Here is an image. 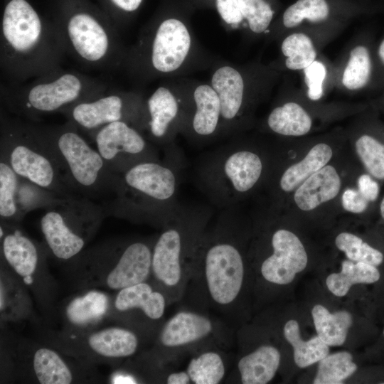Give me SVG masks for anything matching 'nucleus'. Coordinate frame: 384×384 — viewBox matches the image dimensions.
I'll return each instance as SVG.
<instances>
[{
  "label": "nucleus",
  "instance_id": "f257e3e1",
  "mask_svg": "<svg viewBox=\"0 0 384 384\" xmlns=\"http://www.w3.org/2000/svg\"><path fill=\"white\" fill-rule=\"evenodd\" d=\"M251 231L236 206L210 222L198 244L183 306L215 314L233 329L245 320Z\"/></svg>",
  "mask_w": 384,
  "mask_h": 384
},
{
  "label": "nucleus",
  "instance_id": "f03ea898",
  "mask_svg": "<svg viewBox=\"0 0 384 384\" xmlns=\"http://www.w3.org/2000/svg\"><path fill=\"white\" fill-rule=\"evenodd\" d=\"M0 31L1 82L23 83L61 68L65 53L54 24L26 0L8 1Z\"/></svg>",
  "mask_w": 384,
  "mask_h": 384
},
{
  "label": "nucleus",
  "instance_id": "7ed1b4c3",
  "mask_svg": "<svg viewBox=\"0 0 384 384\" xmlns=\"http://www.w3.org/2000/svg\"><path fill=\"white\" fill-rule=\"evenodd\" d=\"M161 161L137 164L118 174L111 198L101 204L106 216L161 228L181 206L177 200L179 159L174 145L164 148Z\"/></svg>",
  "mask_w": 384,
  "mask_h": 384
},
{
  "label": "nucleus",
  "instance_id": "20e7f679",
  "mask_svg": "<svg viewBox=\"0 0 384 384\" xmlns=\"http://www.w3.org/2000/svg\"><path fill=\"white\" fill-rule=\"evenodd\" d=\"M274 159L257 144L235 140L210 151L196 167V182L214 206L225 209L270 181Z\"/></svg>",
  "mask_w": 384,
  "mask_h": 384
},
{
  "label": "nucleus",
  "instance_id": "39448f33",
  "mask_svg": "<svg viewBox=\"0 0 384 384\" xmlns=\"http://www.w3.org/2000/svg\"><path fill=\"white\" fill-rule=\"evenodd\" d=\"M211 218L206 206L181 205L156 235L149 281L165 294L169 305L180 302L184 295L198 244Z\"/></svg>",
  "mask_w": 384,
  "mask_h": 384
},
{
  "label": "nucleus",
  "instance_id": "423d86ee",
  "mask_svg": "<svg viewBox=\"0 0 384 384\" xmlns=\"http://www.w3.org/2000/svg\"><path fill=\"white\" fill-rule=\"evenodd\" d=\"M108 90L107 83L99 78L61 68L23 83L1 82V107L36 122L43 115L60 113Z\"/></svg>",
  "mask_w": 384,
  "mask_h": 384
},
{
  "label": "nucleus",
  "instance_id": "0eeeda50",
  "mask_svg": "<svg viewBox=\"0 0 384 384\" xmlns=\"http://www.w3.org/2000/svg\"><path fill=\"white\" fill-rule=\"evenodd\" d=\"M32 124L75 193L91 200L113 195L118 174L109 169L98 151L75 126L68 122L55 125Z\"/></svg>",
  "mask_w": 384,
  "mask_h": 384
},
{
  "label": "nucleus",
  "instance_id": "6e6552de",
  "mask_svg": "<svg viewBox=\"0 0 384 384\" xmlns=\"http://www.w3.org/2000/svg\"><path fill=\"white\" fill-rule=\"evenodd\" d=\"M54 26L65 54L84 68L111 73L123 68L127 49L112 21L75 10L65 12Z\"/></svg>",
  "mask_w": 384,
  "mask_h": 384
},
{
  "label": "nucleus",
  "instance_id": "1a4fd4ad",
  "mask_svg": "<svg viewBox=\"0 0 384 384\" xmlns=\"http://www.w3.org/2000/svg\"><path fill=\"white\" fill-rule=\"evenodd\" d=\"M234 329L215 314L182 306L163 323L149 357L154 366L166 370L186 353L211 348L228 351Z\"/></svg>",
  "mask_w": 384,
  "mask_h": 384
},
{
  "label": "nucleus",
  "instance_id": "9d476101",
  "mask_svg": "<svg viewBox=\"0 0 384 384\" xmlns=\"http://www.w3.org/2000/svg\"><path fill=\"white\" fill-rule=\"evenodd\" d=\"M0 159L15 173L64 197L77 196L66 183L49 149L31 122L14 117L1 107Z\"/></svg>",
  "mask_w": 384,
  "mask_h": 384
},
{
  "label": "nucleus",
  "instance_id": "9b49d317",
  "mask_svg": "<svg viewBox=\"0 0 384 384\" xmlns=\"http://www.w3.org/2000/svg\"><path fill=\"white\" fill-rule=\"evenodd\" d=\"M156 238L110 240L82 252L73 260L88 272H96L92 280L98 285L118 292L150 279Z\"/></svg>",
  "mask_w": 384,
  "mask_h": 384
},
{
  "label": "nucleus",
  "instance_id": "f8f14e48",
  "mask_svg": "<svg viewBox=\"0 0 384 384\" xmlns=\"http://www.w3.org/2000/svg\"><path fill=\"white\" fill-rule=\"evenodd\" d=\"M106 217L101 204L80 195L45 210L40 228L48 251L61 261L79 256Z\"/></svg>",
  "mask_w": 384,
  "mask_h": 384
},
{
  "label": "nucleus",
  "instance_id": "ddd939ff",
  "mask_svg": "<svg viewBox=\"0 0 384 384\" xmlns=\"http://www.w3.org/2000/svg\"><path fill=\"white\" fill-rule=\"evenodd\" d=\"M191 43L183 22L175 18L164 19L144 31L136 46L127 50L123 68L144 81L172 73L185 63Z\"/></svg>",
  "mask_w": 384,
  "mask_h": 384
},
{
  "label": "nucleus",
  "instance_id": "4468645a",
  "mask_svg": "<svg viewBox=\"0 0 384 384\" xmlns=\"http://www.w3.org/2000/svg\"><path fill=\"white\" fill-rule=\"evenodd\" d=\"M281 70L274 66L255 65L246 71L230 66L218 68L210 85L220 102L221 135L247 125L257 102L278 81Z\"/></svg>",
  "mask_w": 384,
  "mask_h": 384
},
{
  "label": "nucleus",
  "instance_id": "2eb2a0df",
  "mask_svg": "<svg viewBox=\"0 0 384 384\" xmlns=\"http://www.w3.org/2000/svg\"><path fill=\"white\" fill-rule=\"evenodd\" d=\"M271 212L260 225L259 234L250 243L248 260H257V272L267 284L285 285L303 271L308 262L306 249L292 230L277 225L275 213Z\"/></svg>",
  "mask_w": 384,
  "mask_h": 384
},
{
  "label": "nucleus",
  "instance_id": "dca6fc26",
  "mask_svg": "<svg viewBox=\"0 0 384 384\" xmlns=\"http://www.w3.org/2000/svg\"><path fill=\"white\" fill-rule=\"evenodd\" d=\"M267 114L264 127L273 134L302 137L338 119L357 114L365 105L347 102H314L302 88L289 87Z\"/></svg>",
  "mask_w": 384,
  "mask_h": 384
},
{
  "label": "nucleus",
  "instance_id": "f3484780",
  "mask_svg": "<svg viewBox=\"0 0 384 384\" xmlns=\"http://www.w3.org/2000/svg\"><path fill=\"white\" fill-rule=\"evenodd\" d=\"M365 12L359 0H297L272 24L277 38L294 29H304L330 43L354 19Z\"/></svg>",
  "mask_w": 384,
  "mask_h": 384
},
{
  "label": "nucleus",
  "instance_id": "a211bd4d",
  "mask_svg": "<svg viewBox=\"0 0 384 384\" xmlns=\"http://www.w3.org/2000/svg\"><path fill=\"white\" fill-rule=\"evenodd\" d=\"M60 114L88 137L103 126L119 121L131 124L144 134L146 129V100L136 92L108 90L65 108Z\"/></svg>",
  "mask_w": 384,
  "mask_h": 384
},
{
  "label": "nucleus",
  "instance_id": "6ab92c4d",
  "mask_svg": "<svg viewBox=\"0 0 384 384\" xmlns=\"http://www.w3.org/2000/svg\"><path fill=\"white\" fill-rule=\"evenodd\" d=\"M89 137L114 174H121L143 161L161 160L155 144L141 130L126 122L105 125Z\"/></svg>",
  "mask_w": 384,
  "mask_h": 384
},
{
  "label": "nucleus",
  "instance_id": "aec40b11",
  "mask_svg": "<svg viewBox=\"0 0 384 384\" xmlns=\"http://www.w3.org/2000/svg\"><path fill=\"white\" fill-rule=\"evenodd\" d=\"M169 305L165 294L149 281L118 291L112 304L114 311L129 321L130 329L138 334H156Z\"/></svg>",
  "mask_w": 384,
  "mask_h": 384
},
{
  "label": "nucleus",
  "instance_id": "412c9836",
  "mask_svg": "<svg viewBox=\"0 0 384 384\" xmlns=\"http://www.w3.org/2000/svg\"><path fill=\"white\" fill-rule=\"evenodd\" d=\"M375 43L367 33L353 38L334 63V89L355 94L373 89Z\"/></svg>",
  "mask_w": 384,
  "mask_h": 384
},
{
  "label": "nucleus",
  "instance_id": "4be33fe9",
  "mask_svg": "<svg viewBox=\"0 0 384 384\" xmlns=\"http://www.w3.org/2000/svg\"><path fill=\"white\" fill-rule=\"evenodd\" d=\"M146 124L144 134L155 145H174L176 132L185 130L188 114L180 100L168 87H158L146 100Z\"/></svg>",
  "mask_w": 384,
  "mask_h": 384
},
{
  "label": "nucleus",
  "instance_id": "5701e85b",
  "mask_svg": "<svg viewBox=\"0 0 384 384\" xmlns=\"http://www.w3.org/2000/svg\"><path fill=\"white\" fill-rule=\"evenodd\" d=\"M341 130L315 142L303 157L279 172L272 171L270 181H274L273 188L277 203L284 196L291 195L303 181L330 163L335 151L333 140Z\"/></svg>",
  "mask_w": 384,
  "mask_h": 384
},
{
  "label": "nucleus",
  "instance_id": "b1692460",
  "mask_svg": "<svg viewBox=\"0 0 384 384\" xmlns=\"http://www.w3.org/2000/svg\"><path fill=\"white\" fill-rule=\"evenodd\" d=\"M4 235L1 239V250L6 263L27 284L44 263L43 250L20 228L19 225L1 222Z\"/></svg>",
  "mask_w": 384,
  "mask_h": 384
},
{
  "label": "nucleus",
  "instance_id": "393cba45",
  "mask_svg": "<svg viewBox=\"0 0 384 384\" xmlns=\"http://www.w3.org/2000/svg\"><path fill=\"white\" fill-rule=\"evenodd\" d=\"M346 132L354 151L370 176L384 180V141L379 137L380 127L368 116H358Z\"/></svg>",
  "mask_w": 384,
  "mask_h": 384
},
{
  "label": "nucleus",
  "instance_id": "a878e982",
  "mask_svg": "<svg viewBox=\"0 0 384 384\" xmlns=\"http://www.w3.org/2000/svg\"><path fill=\"white\" fill-rule=\"evenodd\" d=\"M195 141L206 142L221 135L222 118L219 97L210 85H198L193 93V109L186 127Z\"/></svg>",
  "mask_w": 384,
  "mask_h": 384
},
{
  "label": "nucleus",
  "instance_id": "bb28decb",
  "mask_svg": "<svg viewBox=\"0 0 384 384\" xmlns=\"http://www.w3.org/2000/svg\"><path fill=\"white\" fill-rule=\"evenodd\" d=\"M337 168L328 164L303 181L291 194L299 210L309 212L336 198L342 188Z\"/></svg>",
  "mask_w": 384,
  "mask_h": 384
},
{
  "label": "nucleus",
  "instance_id": "cd10ccee",
  "mask_svg": "<svg viewBox=\"0 0 384 384\" xmlns=\"http://www.w3.org/2000/svg\"><path fill=\"white\" fill-rule=\"evenodd\" d=\"M240 353L236 358L235 383L266 384L274 378L281 361V353L277 347L262 344L253 350Z\"/></svg>",
  "mask_w": 384,
  "mask_h": 384
},
{
  "label": "nucleus",
  "instance_id": "c85d7f7f",
  "mask_svg": "<svg viewBox=\"0 0 384 384\" xmlns=\"http://www.w3.org/2000/svg\"><path fill=\"white\" fill-rule=\"evenodd\" d=\"M83 345L90 353L103 358H125L136 353L140 344L139 334L124 326H110L85 336Z\"/></svg>",
  "mask_w": 384,
  "mask_h": 384
},
{
  "label": "nucleus",
  "instance_id": "c756f323",
  "mask_svg": "<svg viewBox=\"0 0 384 384\" xmlns=\"http://www.w3.org/2000/svg\"><path fill=\"white\" fill-rule=\"evenodd\" d=\"M280 39L282 66L287 70L300 73L319 56L321 49L329 43L304 29L292 30Z\"/></svg>",
  "mask_w": 384,
  "mask_h": 384
},
{
  "label": "nucleus",
  "instance_id": "7c9ffc66",
  "mask_svg": "<svg viewBox=\"0 0 384 384\" xmlns=\"http://www.w3.org/2000/svg\"><path fill=\"white\" fill-rule=\"evenodd\" d=\"M228 351L204 350L192 355L186 368L193 384H218L225 380L230 365Z\"/></svg>",
  "mask_w": 384,
  "mask_h": 384
},
{
  "label": "nucleus",
  "instance_id": "2f4dec72",
  "mask_svg": "<svg viewBox=\"0 0 384 384\" xmlns=\"http://www.w3.org/2000/svg\"><path fill=\"white\" fill-rule=\"evenodd\" d=\"M109 305L105 294L90 291L73 299L65 307V315L70 324L82 329L100 321L107 312Z\"/></svg>",
  "mask_w": 384,
  "mask_h": 384
},
{
  "label": "nucleus",
  "instance_id": "473e14b6",
  "mask_svg": "<svg viewBox=\"0 0 384 384\" xmlns=\"http://www.w3.org/2000/svg\"><path fill=\"white\" fill-rule=\"evenodd\" d=\"M311 316L317 336L329 346H342L348 331L353 324V317L347 311L331 313L325 306L316 304Z\"/></svg>",
  "mask_w": 384,
  "mask_h": 384
},
{
  "label": "nucleus",
  "instance_id": "72a5a7b5",
  "mask_svg": "<svg viewBox=\"0 0 384 384\" xmlns=\"http://www.w3.org/2000/svg\"><path fill=\"white\" fill-rule=\"evenodd\" d=\"M380 274L375 266L350 260H343L341 270L329 274L326 280L329 290L335 296L343 297L356 284H371L380 279Z\"/></svg>",
  "mask_w": 384,
  "mask_h": 384
},
{
  "label": "nucleus",
  "instance_id": "f704fd0d",
  "mask_svg": "<svg viewBox=\"0 0 384 384\" xmlns=\"http://www.w3.org/2000/svg\"><path fill=\"white\" fill-rule=\"evenodd\" d=\"M283 335L292 346L294 362L301 368L319 362L329 353V346L318 336L304 341L300 336L299 324L294 319H290L285 323Z\"/></svg>",
  "mask_w": 384,
  "mask_h": 384
},
{
  "label": "nucleus",
  "instance_id": "c9c22d12",
  "mask_svg": "<svg viewBox=\"0 0 384 384\" xmlns=\"http://www.w3.org/2000/svg\"><path fill=\"white\" fill-rule=\"evenodd\" d=\"M32 366L39 383L70 384L73 380V374L68 365L51 348L42 347L36 350Z\"/></svg>",
  "mask_w": 384,
  "mask_h": 384
},
{
  "label": "nucleus",
  "instance_id": "e433bc0d",
  "mask_svg": "<svg viewBox=\"0 0 384 384\" xmlns=\"http://www.w3.org/2000/svg\"><path fill=\"white\" fill-rule=\"evenodd\" d=\"M302 87L305 96L311 101H324L334 89V63L321 53L302 72Z\"/></svg>",
  "mask_w": 384,
  "mask_h": 384
},
{
  "label": "nucleus",
  "instance_id": "4c0bfd02",
  "mask_svg": "<svg viewBox=\"0 0 384 384\" xmlns=\"http://www.w3.org/2000/svg\"><path fill=\"white\" fill-rule=\"evenodd\" d=\"M65 198L67 197L19 176L16 200L22 220L28 212L38 209L46 210Z\"/></svg>",
  "mask_w": 384,
  "mask_h": 384
},
{
  "label": "nucleus",
  "instance_id": "58836bf2",
  "mask_svg": "<svg viewBox=\"0 0 384 384\" xmlns=\"http://www.w3.org/2000/svg\"><path fill=\"white\" fill-rule=\"evenodd\" d=\"M19 176L4 160L0 159V218L1 222L19 225L22 219L17 206Z\"/></svg>",
  "mask_w": 384,
  "mask_h": 384
},
{
  "label": "nucleus",
  "instance_id": "ea45409f",
  "mask_svg": "<svg viewBox=\"0 0 384 384\" xmlns=\"http://www.w3.org/2000/svg\"><path fill=\"white\" fill-rule=\"evenodd\" d=\"M241 13L248 29L260 35L270 31L276 20L277 0H238Z\"/></svg>",
  "mask_w": 384,
  "mask_h": 384
},
{
  "label": "nucleus",
  "instance_id": "a19ab883",
  "mask_svg": "<svg viewBox=\"0 0 384 384\" xmlns=\"http://www.w3.org/2000/svg\"><path fill=\"white\" fill-rule=\"evenodd\" d=\"M357 370L352 355L347 351L328 354L319 361L314 384H340Z\"/></svg>",
  "mask_w": 384,
  "mask_h": 384
},
{
  "label": "nucleus",
  "instance_id": "79ce46f5",
  "mask_svg": "<svg viewBox=\"0 0 384 384\" xmlns=\"http://www.w3.org/2000/svg\"><path fill=\"white\" fill-rule=\"evenodd\" d=\"M335 245L348 260L353 262H365L377 267L384 259V255L380 251L352 233H340L335 238Z\"/></svg>",
  "mask_w": 384,
  "mask_h": 384
},
{
  "label": "nucleus",
  "instance_id": "37998d69",
  "mask_svg": "<svg viewBox=\"0 0 384 384\" xmlns=\"http://www.w3.org/2000/svg\"><path fill=\"white\" fill-rule=\"evenodd\" d=\"M369 203L357 188L347 187L341 193V204L346 212L362 213L368 209Z\"/></svg>",
  "mask_w": 384,
  "mask_h": 384
},
{
  "label": "nucleus",
  "instance_id": "c03bdc74",
  "mask_svg": "<svg viewBox=\"0 0 384 384\" xmlns=\"http://www.w3.org/2000/svg\"><path fill=\"white\" fill-rule=\"evenodd\" d=\"M217 11L223 21L233 27L244 22L238 0H215Z\"/></svg>",
  "mask_w": 384,
  "mask_h": 384
},
{
  "label": "nucleus",
  "instance_id": "a18cd8bd",
  "mask_svg": "<svg viewBox=\"0 0 384 384\" xmlns=\"http://www.w3.org/2000/svg\"><path fill=\"white\" fill-rule=\"evenodd\" d=\"M356 183L358 190L370 203L378 199L380 193V186L368 173L361 174Z\"/></svg>",
  "mask_w": 384,
  "mask_h": 384
},
{
  "label": "nucleus",
  "instance_id": "49530a36",
  "mask_svg": "<svg viewBox=\"0 0 384 384\" xmlns=\"http://www.w3.org/2000/svg\"><path fill=\"white\" fill-rule=\"evenodd\" d=\"M375 78L373 89L384 88V37L375 44Z\"/></svg>",
  "mask_w": 384,
  "mask_h": 384
},
{
  "label": "nucleus",
  "instance_id": "de8ad7c7",
  "mask_svg": "<svg viewBox=\"0 0 384 384\" xmlns=\"http://www.w3.org/2000/svg\"><path fill=\"white\" fill-rule=\"evenodd\" d=\"M163 383L167 384H190L191 378L184 370H171L164 377Z\"/></svg>",
  "mask_w": 384,
  "mask_h": 384
},
{
  "label": "nucleus",
  "instance_id": "09e8293b",
  "mask_svg": "<svg viewBox=\"0 0 384 384\" xmlns=\"http://www.w3.org/2000/svg\"><path fill=\"white\" fill-rule=\"evenodd\" d=\"M110 3L123 13H132L141 5L142 0H110Z\"/></svg>",
  "mask_w": 384,
  "mask_h": 384
},
{
  "label": "nucleus",
  "instance_id": "8fccbe9b",
  "mask_svg": "<svg viewBox=\"0 0 384 384\" xmlns=\"http://www.w3.org/2000/svg\"><path fill=\"white\" fill-rule=\"evenodd\" d=\"M141 383L139 376L129 372L117 373L112 376V383Z\"/></svg>",
  "mask_w": 384,
  "mask_h": 384
},
{
  "label": "nucleus",
  "instance_id": "3c124183",
  "mask_svg": "<svg viewBox=\"0 0 384 384\" xmlns=\"http://www.w3.org/2000/svg\"><path fill=\"white\" fill-rule=\"evenodd\" d=\"M379 210H380L381 217L384 219V197L382 198L380 201Z\"/></svg>",
  "mask_w": 384,
  "mask_h": 384
},
{
  "label": "nucleus",
  "instance_id": "603ef678",
  "mask_svg": "<svg viewBox=\"0 0 384 384\" xmlns=\"http://www.w3.org/2000/svg\"><path fill=\"white\" fill-rule=\"evenodd\" d=\"M378 103L380 104V106L383 107L384 108V92L380 96V97L378 100Z\"/></svg>",
  "mask_w": 384,
  "mask_h": 384
},
{
  "label": "nucleus",
  "instance_id": "864d4df0",
  "mask_svg": "<svg viewBox=\"0 0 384 384\" xmlns=\"http://www.w3.org/2000/svg\"><path fill=\"white\" fill-rule=\"evenodd\" d=\"M383 334H384V329H383Z\"/></svg>",
  "mask_w": 384,
  "mask_h": 384
}]
</instances>
